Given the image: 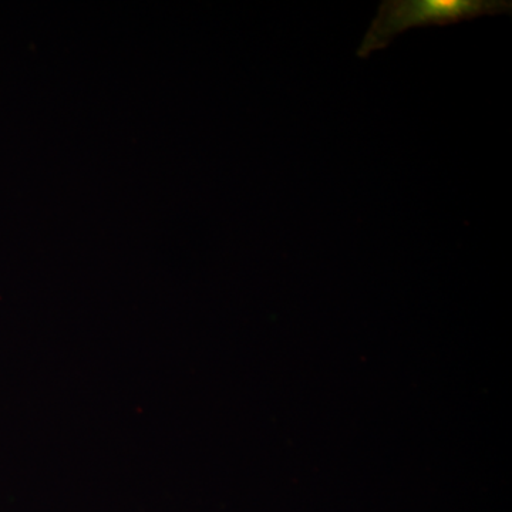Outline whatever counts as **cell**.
<instances>
[{
    "instance_id": "6da1fadb",
    "label": "cell",
    "mask_w": 512,
    "mask_h": 512,
    "mask_svg": "<svg viewBox=\"0 0 512 512\" xmlns=\"http://www.w3.org/2000/svg\"><path fill=\"white\" fill-rule=\"evenodd\" d=\"M511 12V0H383L356 55L366 59L409 29L456 25Z\"/></svg>"
}]
</instances>
